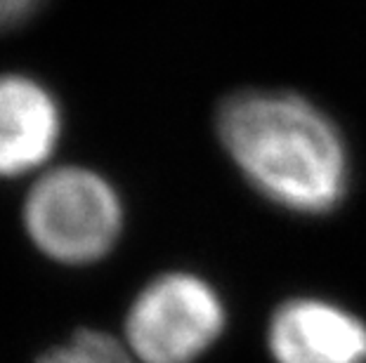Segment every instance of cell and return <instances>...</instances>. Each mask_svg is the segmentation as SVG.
<instances>
[{"mask_svg":"<svg viewBox=\"0 0 366 363\" xmlns=\"http://www.w3.org/2000/svg\"><path fill=\"white\" fill-rule=\"evenodd\" d=\"M267 344L277 363H366V323L326 300L293 297L272 314Z\"/></svg>","mask_w":366,"mask_h":363,"instance_id":"4","label":"cell"},{"mask_svg":"<svg viewBox=\"0 0 366 363\" xmlns=\"http://www.w3.org/2000/svg\"><path fill=\"white\" fill-rule=\"evenodd\" d=\"M24 227L43 255L61 265H90L119 241L123 203L102 175L88 168H57L31 187Z\"/></svg>","mask_w":366,"mask_h":363,"instance_id":"2","label":"cell"},{"mask_svg":"<svg viewBox=\"0 0 366 363\" xmlns=\"http://www.w3.org/2000/svg\"><path fill=\"white\" fill-rule=\"evenodd\" d=\"M36 363H135L112 335L99 330H79L69 344L52 347Z\"/></svg>","mask_w":366,"mask_h":363,"instance_id":"6","label":"cell"},{"mask_svg":"<svg viewBox=\"0 0 366 363\" xmlns=\"http://www.w3.org/2000/svg\"><path fill=\"white\" fill-rule=\"evenodd\" d=\"M45 0H0V34L24 24Z\"/></svg>","mask_w":366,"mask_h":363,"instance_id":"7","label":"cell"},{"mask_svg":"<svg viewBox=\"0 0 366 363\" xmlns=\"http://www.w3.org/2000/svg\"><path fill=\"white\" fill-rule=\"evenodd\" d=\"M215 128L239 173L274 205L319 218L345 200V140L310 99L284 90H239L220 104Z\"/></svg>","mask_w":366,"mask_h":363,"instance_id":"1","label":"cell"},{"mask_svg":"<svg viewBox=\"0 0 366 363\" xmlns=\"http://www.w3.org/2000/svg\"><path fill=\"white\" fill-rule=\"evenodd\" d=\"M61 109L52 92L29 76H0V177H19L52 156Z\"/></svg>","mask_w":366,"mask_h":363,"instance_id":"5","label":"cell"},{"mask_svg":"<svg viewBox=\"0 0 366 363\" xmlns=\"http://www.w3.org/2000/svg\"><path fill=\"white\" fill-rule=\"evenodd\" d=\"M227 309L213 285L189 272L157 276L132 302L130 349L142 363H194L220 339Z\"/></svg>","mask_w":366,"mask_h":363,"instance_id":"3","label":"cell"}]
</instances>
